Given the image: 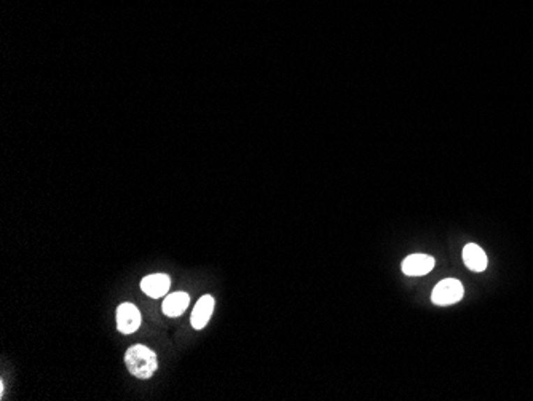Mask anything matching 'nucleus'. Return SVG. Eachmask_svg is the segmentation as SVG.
<instances>
[{
  "mask_svg": "<svg viewBox=\"0 0 533 401\" xmlns=\"http://www.w3.org/2000/svg\"><path fill=\"white\" fill-rule=\"evenodd\" d=\"M190 302V296L187 293L177 291L173 294H168L163 300V305H161V310L166 316H179L182 315L185 309L189 307Z\"/></svg>",
  "mask_w": 533,
  "mask_h": 401,
  "instance_id": "obj_7",
  "label": "nucleus"
},
{
  "mask_svg": "<svg viewBox=\"0 0 533 401\" xmlns=\"http://www.w3.org/2000/svg\"><path fill=\"white\" fill-rule=\"evenodd\" d=\"M463 261L469 270L482 272L487 267V256L478 245L469 243L463 248Z\"/></svg>",
  "mask_w": 533,
  "mask_h": 401,
  "instance_id": "obj_8",
  "label": "nucleus"
},
{
  "mask_svg": "<svg viewBox=\"0 0 533 401\" xmlns=\"http://www.w3.org/2000/svg\"><path fill=\"white\" fill-rule=\"evenodd\" d=\"M463 285L455 278H447L436 285L431 294V299L436 305H452L462 300L463 298Z\"/></svg>",
  "mask_w": 533,
  "mask_h": 401,
  "instance_id": "obj_2",
  "label": "nucleus"
},
{
  "mask_svg": "<svg viewBox=\"0 0 533 401\" xmlns=\"http://www.w3.org/2000/svg\"><path fill=\"white\" fill-rule=\"evenodd\" d=\"M435 259L428 254H412L402 261V272L409 277L426 275L433 270Z\"/></svg>",
  "mask_w": 533,
  "mask_h": 401,
  "instance_id": "obj_5",
  "label": "nucleus"
},
{
  "mask_svg": "<svg viewBox=\"0 0 533 401\" xmlns=\"http://www.w3.org/2000/svg\"><path fill=\"white\" fill-rule=\"evenodd\" d=\"M141 326V312L131 302H123L117 309V328L122 334H133Z\"/></svg>",
  "mask_w": 533,
  "mask_h": 401,
  "instance_id": "obj_3",
  "label": "nucleus"
},
{
  "mask_svg": "<svg viewBox=\"0 0 533 401\" xmlns=\"http://www.w3.org/2000/svg\"><path fill=\"white\" fill-rule=\"evenodd\" d=\"M214 305H216V300L214 298L210 296V294H205V296H201L198 299V302H196L195 309L192 312V319H190L195 330H203V328L207 325L212 312H214Z\"/></svg>",
  "mask_w": 533,
  "mask_h": 401,
  "instance_id": "obj_6",
  "label": "nucleus"
},
{
  "mask_svg": "<svg viewBox=\"0 0 533 401\" xmlns=\"http://www.w3.org/2000/svg\"><path fill=\"white\" fill-rule=\"evenodd\" d=\"M125 365L128 371L138 379H150L156 371L159 361L154 350L145 345H133L125 353Z\"/></svg>",
  "mask_w": 533,
  "mask_h": 401,
  "instance_id": "obj_1",
  "label": "nucleus"
},
{
  "mask_svg": "<svg viewBox=\"0 0 533 401\" xmlns=\"http://www.w3.org/2000/svg\"><path fill=\"white\" fill-rule=\"evenodd\" d=\"M171 286V278L166 274H154V275H147L143 278L141 282V289L147 294L149 298L159 299L163 298L170 291Z\"/></svg>",
  "mask_w": 533,
  "mask_h": 401,
  "instance_id": "obj_4",
  "label": "nucleus"
}]
</instances>
